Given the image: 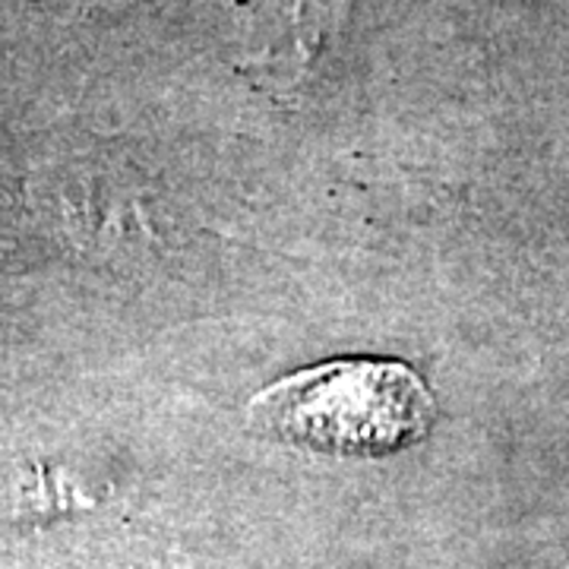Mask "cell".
Segmentation results:
<instances>
[{"mask_svg":"<svg viewBox=\"0 0 569 569\" xmlns=\"http://www.w3.org/2000/svg\"><path fill=\"white\" fill-rule=\"evenodd\" d=\"M288 443L336 456H387L421 440L433 418L425 380L399 361H332L295 373L253 402Z\"/></svg>","mask_w":569,"mask_h":569,"instance_id":"1","label":"cell"}]
</instances>
